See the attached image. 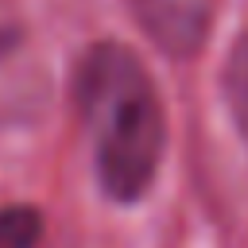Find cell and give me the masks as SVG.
Returning <instances> with one entry per match:
<instances>
[{"label": "cell", "mask_w": 248, "mask_h": 248, "mask_svg": "<svg viewBox=\"0 0 248 248\" xmlns=\"http://www.w3.org/2000/svg\"><path fill=\"white\" fill-rule=\"evenodd\" d=\"M221 89H225V105L229 116L240 132V140L248 143V31L232 43L229 58H225V74H221Z\"/></svg>", "instance_id": "3"}, {"label": "cell", "mask_w": 248, "mask_h": 248, "mask_svg": "<svg viewBox=\"0 0 248 248\" xmlns=\"http://www.w3.org/2000/svg\"><path fill=\"white\" fill-rule=\"evenodd\" d=\"M143 35L170 58H190L205 46L217 0H124Z\"/></svg>", "instance_id": "2"}, {"label": "cell", "mask_w": 248, "mask_h": 248, "mask_svg": "<svg viewBox=\"0 0 248 248\" xmlns=\"http://www.w3.org/2000/svg\"><path fill=\"white\" fill-rule=\"evenodd\" d=\"M43 236V213L35 205L0 209V248H35Z\"/></svg>", "instance_id": "4"}, {"label": "cell", "mask_w": 248, "mask_h": 248, "mask_svg": "<svg viewBox=\"0 0 248 248\" xmlns=\"http://www.w3.org/2000/svg\"><path fill=\"white\" fill-rule=\"evenodd\" d=\"M74 93L93 143L101 190L120 205L140 202L151 190L167 151V116L147 66L132 46L101 39L85 46Z\"/></svg>", "instance_id": "1"}]
</instances>
